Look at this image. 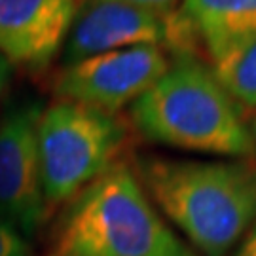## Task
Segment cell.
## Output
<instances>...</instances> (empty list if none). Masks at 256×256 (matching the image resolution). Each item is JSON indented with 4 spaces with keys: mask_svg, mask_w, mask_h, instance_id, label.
I'll use <instances>...</instances> for the list:
<instances>
[{
    "mask_svg": "<svg viewBox=\"0 0 256 256\" xmlns=\"http://www.w3.org/2000/svg\"><path fill=\"white\" fill-rule=\"evenodd\" d=\"M8 76H10V61L4 55H0V95L4 92V86L8 82Z\"/></svg>",
    "mask_w": 256,
    "mask_h": 256,
    "instance_id": "14",
    "label": "cell"
},
{
    "mask_svg": "<svg viewBox=\"0 0 256 256\" xmlns=\"http://www.w3.org/2000/svg\"><path fill=\"white\" fill-rule=\"evenodd\" d=\"M167 18L122 2L84 0L64 40V66L137 46H167Z\"/></svg>",
    "mask_w": 256,
    "mask_h": 256,
    "instance_id": "7",
    "label": "cell"
},
{
    "mask_svg": "<svg viewBox=\"0 0 256 256\" xmlns=\"http://www.w3.org/2000/svg\"><path fill=\"white\" fill-rule=\"evenodd\" d=\"M232 256H256V222L247 232V236L241 239V243Z\"/></svg>",
    "mask_w": 256,
    "mask_h": 256,
    "instance_id": "13",
    "label": "cell"
},
{
    "mask_svg": "<svg viewBox=\"0 0 256 256\" xmlns=\"http://www.w3.org/2000/svg\"><path fill=\"white\" fill-rule=\"evenodd\" d=\"M131 122L144 138L167 146L239 160L256 154L236 101L192 55H180L131 104Z\"/></svg>",
    "mask_w": 256,
    "mask_h": 256,
    "instance_id": "3",
    "label": "cell"
},
{
    "mask_svg": "<svg viewBox=\"0 0 256 256\" xmlns=\"http://www.w3.org/2000/svg\"><path fill=\"white\" fill-rule=\"evenodd\" d=\"M46 256H198L116 164L68 203Z\"/></svg>",
    "mask_w": 256,
    "mask_h": 256,
    "instance_id": "2",
    "label": "cell"
},
{
    "mask_svg": "<svg viewBox=\"0 0 256 256\" xmlns=\"http://www.w3.org/2000/svg\"><path fill=\"white\" fill-rule=\"evenodd\" d=\"M169 66L160 46L116 50L63 66L55 80V93L61 101L116 114L146 93Z\"/></svg>",
    "mask_w": 256,
    "mask_h": 256,
    "instance_id": "5",
    "label": "cell"
},
{
    "mask_svg": "<svg viewBox=\"0 0 256 256\" xmlns=\"http://www.w3.org/2000/svg\"><path fill=\"white\" fill-rule=\"evenodd\" d=\"M248 129H250V135H252V140H254V144H256V116L252 118V122H250Z\"/></svg>",
    "mask_w": 256,
    "mask_h": 256,
    "instance_id": "15",
    "label": "cell"
},
{
    "mask_svg": "<svg viewBox=\"0 0 256 256\" xmlns=\"http://www.w3.org/2000/svg\"><path fill=\"white\" fill-rule=\"evenodd\" d=\"M84 0H0V55L32 70L63 48Z\"/></svg>",
    "mask_w": 256,
    "mask_h": 256,
    "instance_id": "9",
    "label": "cell"
},
{
    "mask_svg": "<svg viewBox=\"0 0 256 256\" xmlns=\"http://www.w3.org/2000/svg\"><path fill=\"white\" fill-rule=\"evenodd\" d=\"M126 122L102 110L59 101L42 110L38 156L46 210L70 203L118 164L128 142Z\"/></svg>",
    "mask_w": 256,
    "mask_h": 256,
    "instance_id": "4",
    "label": "cell"
},
{
    "mask_svg": "<svg viewBox=\"0 0 256 256\" xmlns=\"http://www.w3.org/2000/svg\"><path fill=\"white\" fill-rule=\"evenodd\" d=\"M0 256H32L27 238L0 214Z\"/></svg>",
    "mask_w": 256,
    "mask_h": 256,
    "instance_id": "11",
    "label": "cell"
},
{
    "mask_svg": "<svg viewBox=\"0 0 256 256\" xmlns=\"http://www.w3.org/2000/svg\"><path fill=\"white\" fill-rule=\"evenodd\" d=\"M108 2H122V4H128L133 8L146 10V12H152L156 16L167 18L180 6L182 0H108Z\"/></svg>",
    "mask_w": 256,
    "mask_h": 256,
    "instance_id": "12",
    "label": "cell"
},
{
    "mask_svg": "<svg viewBox=\"0 0 256 256\" xmlns=\"http://www.w3.org/2000/svg\"><path fill=\"white\" fill-rule=\"evenodd\" d=\"M138 180L154 205L203 256H226L256 222V162L150 158Z\"/></svg>",
    "mask_w": 256,
    "mask_h": 256,
    "instance_id": "1",
    "label": "cell"
},
{
    "mask_svg": "<svg viewBox=\"0 0 256 256\" xmlns=\"http://www.w3.org/2000/svg\"><path fill=\"white\" fill-rule=\"evenodd\" d=\"M212 74L238 106L256 112V38L212 64Z\"/></svg>",
    "mask_w": 256,
    "mask_h": 256,
    "instance_id": "10",
    "label": "cell"
},
{
    "mask_svg": "<svg viewBox=\"0 0 256 256\" xmlns=\"http://www.w3.org/2000/svg\"><path fill=\"white\" fill-rule=\"evenodd\" d=\"M167 25V46L178 55L202 48L216 64L256 38V0H182Z\"/></svg>",
    "mask_w": 256,
    "mask_h": 256,
    "instance_id": "8",
    "label": "cell"
},
{
    "mask_svg": "<svg viewBox=\"0 0 256 256\" xmlns=\"http://www.w3.org/2000/svg\"><path fill=\"white\" fill-rule=\"evenodd\" d=\"M42 108L28 102L0 122V214L30 238L46 218L38 122Z\"/></svg>",
    "mask_w": 256,
    "mask_h": 256,
    "instance_id": "6",
    "label": "cell"
}]
</instances>
